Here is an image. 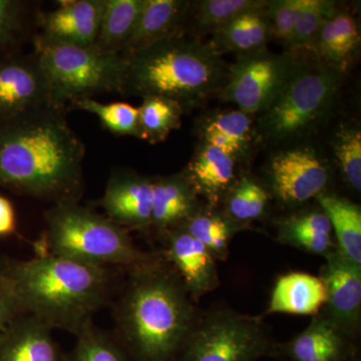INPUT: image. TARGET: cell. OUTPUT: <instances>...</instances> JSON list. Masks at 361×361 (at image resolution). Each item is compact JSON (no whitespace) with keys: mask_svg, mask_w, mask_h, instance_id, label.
Segmentation results:
<instances>
[{"mask_svg":"<svg viewBox=\"0 0 361 361\" xmlns=\"http://www.w3.org/2000/svg\"><path fill=\"white\" fill-rule=\"evenodd\" d=\"M65 109L49 106L0 123V187L51 205L80 201L85 146Z\"/></svg>","mask_w":361,"mask_h":361,"instance_id":"6da1fadb","label":"cell"},{"mask_svg":"<svg viewBox=\"0 0 361 361\" xmlns=\"http://www.w3.org/2000/svg\"><path fill=\"white\" fill-rule=\"evenodd\" d=\"M192 298L175 270L152 257L129 269L115 308L118 341L133 361H174L196 325Z\"/></svg>","mask_w":361,"mask_h":361,"instance_id":"7a4b0ae2","label":"cell"},{"mask_svg":"<svg viewBox=\"0 0 361 361\" xmlns=\"http://www.w3.org/2000/svg\"><path fill=\"white\" fill-rule=\"evenodd\" d=\"M0 273L8 282L23 314L35 316L49 329L77 336L110 298L109 268L84 264L39 252L33 258H4Z\"/></svg>","mask_w":361,"mask_h":361,"instance_id":"3957f363","label":"cell"},{"mask_svg":"<svg viewBox=\"0 0 361 361\" xmlns=\"http://www.w3.org/2000/svg\"><path fill=\"white\" fill-rule=\"evenodd\" d=\"M125 59L121 94L166 97L183 109L222 89L227 73L210 44L182 33Z\"/></svg>","mask_w":361,"mask_h":361,"instance_id":"277c9868","label":"cell"},{"mask_svg":"<svg viewBox=\"0 0 361 361\" xmlns=\"http://www.w3.org/2000/svg\"><path fill=\"white\" fill-rule=\"evenodd\" d=\"M42 250L84 264L132 269L153 257L137 248L129 231L80 202L54 204L44 212Z\"/></svg>","mask_w":361,"mask_h":361,"instance_id":"5b68a950","label":"cell"},{"mask_svg":"<svg viewBox=\"0 0 361 361\" xmlns=\"http://www.w3.org/2000/svg\"><path fill=\"white\" fill-rule=\"evenodd\" d=\"M35 56L49 85L54 103L68 102L122 90L126 59L96 47L51 44L35 39Z\"/></svg>","mask_w":361,"mask_h":361,"instance_id":"8992f818","label":"cell"},{"mask_svg":"<svg viewBox=\"0 0 361 361\" xmlns=\"http://www.w3.org/2000/svg\"><path fill=\"white\" fill-rule=\"evenodd\" d=\"M327 63L295 61L286 84L261 118L260 128L279 141L303 134L329 110L338 89V75Z\"/></svg>","mask_w":361,"mask_h":361,"instance_id":"52a82bcc","label":"cell"},{"mask_svg":"<svg viewBox=\"0 0 361 361\" xmlns=\"http://www.w3.org/2000/svg\"><path fill=\"white\" fill-rule=\"evenodd\" d=\"M274 348L260 317L218 310L197 322L174 361H257Z\"/></svg>","mask_w":361,"mask_h":361,"instance_id":"ba28073f","label":"cell"},{"mask_svg":"<svg viewBox=\"0 0 361 361\" xmlns=\"http://www.w3.org/2000/svg\"><path fill=\"white\" fill-rule=\"evenodd\" d=\"M295 61L264 49L242 54L226 73L222 99L250 115L267 110L283 89Z\"/></svg>","mask_w":361,"mask_h":361,"instance_id":"9c48e42d","label":"cell"},{"mask_svg":"<svg viewBox=\"0 0 361 361\" xmlns=\"http://www.w3.org/2000/svg\"><path fill=\"white\" fill-rule=\"evenodd\" d=\"M49 106H59L35 54L0 59V123Z\"/></svg>","mask_w":361,"mask_h":361,"instance_id":"30bf717a","label":"cell"},{"mask_svg":"<svg viewBox=\"0 0 361 361\" xmlns=\"http://www.w3.org/2000/svg\"><path fill=\"white\" fill-rule=\"evenodd\" d=\"M322 278L326 291L323 314L349 337L356 336L361 317V266L336 249L329 254Z\"/></svg>","mask_w":361,"mask_h":361,"instance_id":"8fae6325","label":"cell"},{"mask_svg":"<svg viewBox=\"0 0 361 361\" xmlns=\"http://www.w3.org/2000/svg\"><path fill=\"white\" fill-rule=\"evenodd\" d=\"M154 180L134 171H114L101 200L104 216L128 231L149 228L153 213Z\"/></svg>","mask_w":361,"mask_h":361,"instance_id":"7c38bea8","label":"cell"},{"mask_svg":"<svg viewBox=\"0 0 361 361\" xmlns=\"http://www.w3.org/2000/svg\"><path fill=\"white\" fill-rule=\"evenodd\" d=\"M270 178L278 198L295 205L322 194L329 182V170L314 152L296 149L273 158Z\"/></svg>","mask_w":361,"mask_h":361,"instance_id":"4fadbf2b","label":"cell"},{"mask_svg":"<svg viewBox=\"0 0 361 361\" xmlns=\"http://www.w3.org/2000/svg\"><path fill=\"white\" fill-rule=\"evenodd\" d=\"M104 0H66L37 18L39 33L35 39L51 44L94 47Z\"/></svg>","mask_w":361,"mask_h":361,"instance_id":"5bb4252c","label":"cell"},{"mask_svg":"<svg viewBox=\"0 0 361 361\" xmlns=\"http://www.w3.org/2000/svg\"><path fill=\"white\" fill-rule=\"evenodd\" d=\"M167 238L165 256L192 300L197 301L219 286L215 258L203 244L183 227L164 233Z\"/></svg>","mask_w":361,"mask_h":361,"instance_id":"9a60e30c","label":"cell"},{"mask_svg":"<svg viewBox=\"0 0 361 361\" xmlns=\"http://www.w3.org/2000/svg\"><path fill=\"white\" fill-rule=\"evenodd\" d=\"M350 339L323 313H318L303 331L274 353L291 361H349L353 358Z\"/></svg>","mask_w":361,"mask_h":361,"instance_id":"2e32d148","label":"cell"},{"mask_svg":"<svg viewBox=\"0 0 361 361\" xmlns=\"http://www.w3.org/2000/svg\"><path fill=\"white\" fill-rule=\"evenodd\" d=\"M191 4L183 0H145L134 30L121 56L123 59L182 33Z\"/></svg>","mask_w":361,"mask_h":361,"instance_id":"e0dca14e","label":"cell"},{"mask_svg":"<svg viewBox=\"0 0 361 361\" xmlns=\"http://www.w3.org/2000/svg\"><path fill=\"white\" fill-rule=\"evenodd\" d=\"M51 332L35 316H18L0 337V361H65Z\"/></svg>","mask_w":361,"mask_h":361,"instance_id":"ac0fdd59","label":"cell"},{"mask_svg":"<svg viewBox=\"0 0 361 361\" xmlns=\"http://www.w3.org/2000/svg\"><path fill=\"white\" fill-rule=\"evenodd\" d=\"M197 212V193L186 176L155 178L151 226L164 234L180 227Z\"/></svg>","mask_w":361,"mask_h":361,"instance_id":"d6986e66","label":"cell"},{"mask_svg":"<svg viewBox=\"0 0 361 361\" xmlns=\"http://www.w3.org/2000/svg\"><path fill=\"white\" fill-rule=\"evenodd\" d=\"M325 302L326 291L322 278L308 273H288L278 278L266 314L315 316L323 310Z\"/></svg>","mask_w":361,"mask_h":361,"instance_id":"ffe728a7","label":"cell"},{"mask_svg":"<svg viewBox=\"0 0 361 361\" xmlns=\"http://www.w3.org/2000/svg\"><path fill=\"white\" fill-rule=\"evenodd\" d=\"M183 174L197 195H203L211 204H216L235 184L234 159L205 142Z\"/></svg>","mask_w":361,"mask_h":361,"instance_id":"44dd1931","label":"cell"},{"mask_svg":"<svg viewBox=\"0 0 361 361\" xmlns=\"http://www.w3.org/2000/svg\"><path fill=\"white\" fill-rule=\"evenodd\" d=\"M271 35L266 8L246 13L213 33L210 42L219 56L224 52H249L264 49Z\"/></svg>","mask_w":361,"mask_h":361,"instance_id":"7402d4cb","label":"cell"},{"mask_svg":"<svg viewBox=\"0 0 361 361\" xmlns=\"http://www.w3.org/2000/svg\"><path fill=\"white\" fill-rule=\"evenodd\" d=\"M278 238L282 243L324 257L336 249L332 241L331 225L322 210L284 220L280 223Z\"/></svg>","mask_w":361,"mask_h":361,"instance_id":"603a6c76","label":"cell"},{"mask_svg":"<svg viewBox=\"0 0 361 361\" xmlns=\"http://www.w3.org/2000/svg\"><path fill=\"white\" fill-rule=\"evenodd\" d=\"M319 205L329 217L337 241L336 249L361 266V211L353 202L331 194H320Z\"/></svg>","mask_w":361,"mask_h":361,"instance_id":"cb8c5ba5","label":"cell"},{"mask_svg":"<svg viewBox=\"0 0 361 361\" xmlns=\"http://www.w3.org/2000/svg\"><path fill=\"white\" fill-rule=\"evenodd\" d=\"M145 0H104L103 16L94 47L121 56L134 30Z\"/></svg>","mask_w":361,"mask_h":361,"instance_id":"d4e9b609","label":"cell"},{"mask_svg":"<svg viewBox=\"0 0 361 361\" xmlns=\"http://www.w3.org/2000/svg\"><path fill=\"white\" fill-rule=\"evenodd\" d=\"M360 42V30L355 18L350 14L336 11L322 25L313 49L327 65L341 68Z\"/></svg>","mask_w":361,"mask_h":361,"instance_id":"484cf974","label":"cell"},{"mask_svg":"<svg viewBox=\"0 0 361 361\" xmlns=\"http://www.w3.org/2000/svg\"><path fill=\"white\" fill-rule=\"evenodd\" d=\"M204 137L206 144L235 159L245 152L251 141L250 118L241 111L221 113L207 123Z\"/></svg>","mask_w":361,"mask_h":361,"instance_id":"4316f807","label":"cell"},{"mask_svg":"<svg viewBox=\"0 0 361 361\" xmlns=\"http://www.w3.org/2000/svg\"><path fill=\"white\" fill-rule=\"evenodd\" d=\"M183 106L161 97H147L139 106V139L157 144L179 129Z\"/></svg>","mask_w":361,"mask_h":361,"instance_id":"83f0119b","label":"cell"},{"mask_svg":"<svg viewBox=\"0 0 361 361\" xmlns=\"http://www.w3.org/2000/svg\"><path fill=\"white\" fill-rule=\"evenodd\" d=\"M65 361H133L120 342L90 322L80 329Z\"/></svg>","mask_w":361,"mask_h":361,"instance_id":"f1b7e54d","label":"cell"},{"mask_svg":"<svg viewBox=\"0 0 361 361\" xmlns=\"http://www.w3.org/2000/svg\"><path fill=\"white\" fill-rule=\"evenodd\" d=\"M268 1L260 0H203L196 4L195 25L201 32H215L246 13L262 11Z\"/></svg>","mask_w":361,"mask_h":361,"instance_id":"f546056e","label":"cell"},{"mask_svg":"<svg viewBox=\"0 0 361 361\" xmlns=\"http://www.w3.org/2000/svg\"><path fill=\"white\" fill-rule=\"evenodd\" d=\"M208 249L215 259H225L229 253L235 227L217 214L199 213L180 226Z\"/></svg>","mask_w":361,"mask_h":361,"instance_id":"4dcf8cb0","label":"cell"},{"mask_svg":"<svg viewBox=\"0 0 361 361\" xmlns=\"http://www.w3.org/2000/svg\"><path fill=\"white\" fill-rule=\"evenodd\" d=\"M71 104L78 110L96 116L104 129L111 134L139 137V108L137 106L123 102L103 104L94 99H78Z\"/></svg>","mask_w":361,"mask_h":361,"instance_id":"1f68e13d","label":"cell"},{"mask_svg":"<svg viewBox=\"0 0 361 361\" xmlns=\"http://www.w3.org/2000/svg\"><path fill=\"white\" fill-rule=\"evenodd\" d=\"M228 193V212L235 221L248 222L258 219L264 213L268 194L253 179L243 178L235 183Z\"/></svg>","mask_w":361,"mask_h":361,"instance_id":"d6a6232c","label":"cell"},{"mask_svg":"<svg viewBox=\"0 0 361 361\" xmlns=\"http://www.w3.org/2000/svg\"><path fill=\"white\" fill-rule=\"evenodd\" d=\"M336 11L334 2L327 0H302L297 16L292 47L314 49L322 25Z\"/></svg>","mask_w":361,"mask_h":361,"instance_id":"836d02e7","label":"cell"},{"mask_svg":"<svg viewBox=\"0 0 361 361\" xmlns=\"http://www.w3.org/2000/svg\"><path fill=\"white\" fill-rule=\"evenodd\" d=\"M334 152L344 178L355 191L361 190V133L348 128L337 134Z\"/></svg>","mask_w":361,"mask_h":361,"instance_id":"e575fe53","label":"cell"},{"mask_svg":"<svg viewBox=\"0 0 361 361\" xmlns=\"http://www.w3.org/2000/svg\"><path fill=\"white\" fill-rule=\"evenodd\" d=\"M28 16L26 2L0 0V54L11 49L23 35Z\"/></svg>","mask_w":361,"mask_h":361,"instance_id":"d590c367","label":"cell"},{"mask_svg":"<svg viewBox=\"0 0 361 361\" xmlns=\"http://www.w3.org/2000/svg\"><path fill=\"white\" fill-rule=\"evenodd\" d=\"M302 0H274L268 1L266 14L270 23L271 35L292 47L294 30Z\"/></svg>","mask_w":361,"mask_h":361,"instance_id":"8d00e7d4","label":"cell"},{"mask_svg":"<svg viewBox=\"0 0 361 361\" xmlns=\"http://www.w3.org/2000/svg\"><path fill=\"white\" fill-rule=\"evenodd\" d=\"M23 314L13 290L4 275L0 273V337L16 318Z\"/></svg>","mask_w":361,"mask_h":361,"instance_id":"74e56055","label":"cell"},{"mask_svg":"<svg viewBox=\"0 0 361 361\" xmlns=\"http://www.w3.org/2000/svg\"><path fill=\"white\" fill-rule=\"evenodd\" d=\"M16 215L13 203L0 195V237L16 232Z\"/></svg>","mask_w":361,"mask_h":361,"instance_id":"f35d334b","label":"cell"},{"mask_svg":"<svg viewBox=\"0 0 361 361\" xmlns=\"http://www.w3.org/2000/svg\"><path fill=\"white\" fill-rule=\"evenodd\" d=\"M349 361H357V360H353H353H349Z\"/></svg>","mask_w":361,"mask_h":361,"instance_id":"ab89813d","label":"cell"}]
</instances>
